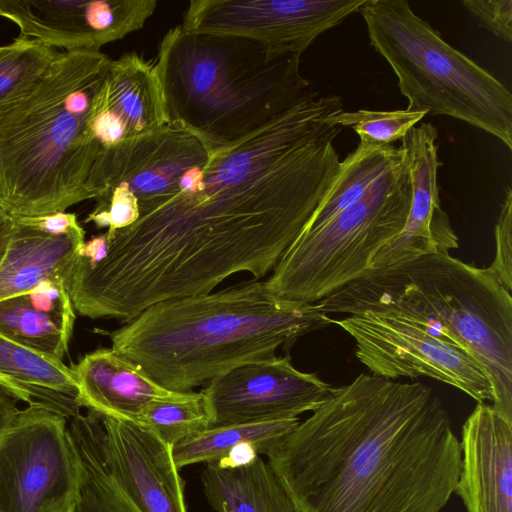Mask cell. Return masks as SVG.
<instances>
[{
  "label": "cell",
  "mask_w": 512,
  "mask_h": 512,
  "mask_svg": "<svg viewBox=\"0 0 512 512\" xmlns=\"http://www.w3.org/2000/svg\"><path fill=\"white\" fill-rule=\"evenodd\" d=\"M201 482L216 512H299L272 467L260 456L239 468H220L207 462Z\"/></svg>",
  "instance_id": "obj_22"
},
{
  "label": "cell",
  "mask_w": 512,
  "mask_h": 512,
  "mask_svg": "<svg viewBox=\"0 0 512 512\" xmlns=\"http://www.w3.org/2000/svg\"><path fill=\"white\" fill-rule=\"evenodd\" d=\"M462 4L480 26L511 42L512 0H465Z\"/></svg>",
  "instance_id": "obj_30"
},
{
  "label": "cell",
  "mask_w": 512,
  "mask_h": 512,
  "mask_svg": "<svg viewBox=\"0 0 512 512\" xmlns=\"http://www.w3.org/2000/svg\"><path fill=\"white\" fill-rule=\"evenodd\" d=\"M135 423L173 447L211 427V417L202 393L189 391L179 398L150 402Z\"/></svg>",
  "instance_id": "obj_27"
},
{
  "label": "cell",
  "mask_w": 512,
  "mask_h": 512,
  "mask_svg": "<svg viewBox=\"0 0 512 512\" xmlns=\"http://www.w3.org/2000/svg\"><path fill=\"white\" fill-rule=\"evenodd\" d=\"M67 424L80 469L74 512H141L104 465L99 446L100 416L80 412Z\"/></svg>",
  "instance_id": "obj_24"
},
{
  "label": "cell",
  "mask_w": 512,
  "mask_h": 512,
  "mask_svg": "<svg viewBox=\"0 0 512 512\" xmlns=\"http://www.w3.org/2000/svg\"><path fill=\"white\" fill-rule=\"evenodd\" d=\"M358 11L408 110L465 121L512 149V94L498 79L444 41L407 1L365 0Z\"/></svg>",
  "instance_id": "obj_7"
},
{
  "label": "cell",
  "mask_w": 512,
  "mask_h": 512,
  "mask_svg": "<svg viewBox=\"0 0 512 512\" xmlns=\"http://www.w3.org/2000/svg\"><path fill=\"white\" fill-rule=\"evenodd\" d=\"M100 418L104 465L134 505L141 512H187L172 447L134 422Z\"/></svg>",
  "instance_id": "obj_16"
},
{
  "label": "cell",
  "mask_w": 512,
  "mask_h": 512,
  "mask_svg": "<svg viewBox=\"0 0 512 512\" xmlns=\"http://www.w3.org/2000/svg\"><path fill=\"white\" fill-rule=\"evenodd\" d=\"M316 305L327 315L375 311L407 319L464 350L491 385L492 407L512 422V296L488 268L427 255L367 270Z\"/></svg>",
  "instance_id": "obj_5"
},
{
  "label": "cell",
  "mask_w": 512,
  "mask_h": 512,
  "mask_svg": "<svg viewBox=\"0 0 512 512\" xmlns=\"http://www.w3.org/2000/svg\"><path fill=\"white\" fill-rule=\"evenodd\" d=\"M156 0H0V18L19 36L65 52L100 51L110 42L141 29Z\"/></svg>",
  "instance_id": "obj_14"
},
{
  "label": "cell",
  "mask_w": 512,
  "mask_h": 512,
  "mask_svg": "<svg viewBox=\"0 0 512 512\" xmlns=\"http://www.w3.org/2000/svg\"><path fill=\"white\" fill-rule=\"evenodd\" d=\"M13 225L14 219L0 208V264L6 253Z\"/></svg>",
  "instance_id": "obj_34"
},
{
  "label": "cell",
  "mask_w": 512,
  "mask_h": 512,
  "mask_svg": "<svg viewBox=\"0 0 512 512\" xmlns=\"http://www.w3.org/2000/svg\"><path fill=\"white\" fill-rule=\"evenodd\" d=\"M168 122L155 62L136 52L111 60L91 118V132L101 153Z\"/></svg>",
  "instance_id": "obj_17"
},
{
  "label": "cell",
  "mask_w": 512,
  "mask_h": 512,
  "mask_svg": "<svg viewBox=\"0 0 512 512\" xmlns=\"http://www.w3.org/2000/svg\"><path fill=\"white\" fill-rule=\"evenodd\" d=\"M205 152L203 141L174 121L103 151L93 177L96 205L85 223L107 228V234L132 225L140 208Z\"/></svg>",
  "instance_id": "obj_9"
},
{
  "label": "cell",
  "mask_w": 512,
  "mask_h": 512,
  "mask_svg": "<svg viewBox=\"0 0 512 512\" xmlns=\"http://www.w3.org/2000/svg\"><path fill=\"white\" fill-rule=\"evenodd\" d=\"M364 1L192 0L180 26L191 33L245 38L275 57L302 55Z\"/></svg>",
  "instance_id": "obj_12"
},
{
  "label": "cell",
  "mask_w": 512,
  "mask_h": 512,
  "mask_svg": "<svg viewBox=\"0 0 512 512\" xmlns=\"http://www.w3.org/2000/svg\"><path fill=\"white\" fill-rule=\"evenodd\" d=\"M454 494L466 512H512V422L478 403L461 430Z\"/></svg>",
  "instance_id": "obj_18"
},
{
  "label": "cell",
  "mask_w": 512,
  "mask_h": 512,
  "mask_svg": "<svg viewBox=\"0 0 512 512\" xmlns=\"http://www.w3.org/2000/svg\"><path fill=\"white\" fill-rule=\"evenodd\" d=\"M437 139V129L431 123L413 127L401 139L412 183L407 220L400 233L372 257L367 270L389 269L423 256L449 254L459 247L458 236L441 206Z\"/></svg>",
  "instance_id": "obj_15"
},
{
  "label": "cell",
  "mask_w": 512,
  "mask_h": 512,
  "mask_svg": "<svg viewBox=\"0 0 512 512\" xmlns=\"http://www.w3.org/2000/svg\"><path fill=\"white\" fill-rule=\"evenodd\" d=\"M0 375L28 392L34 404L67 419L80 413L71 367L0 335Z\"/></svg>",
  "instance_id": "obj_23"
},
{
  "label": "cell",
  "mask_w": 512,
  "mask_h": 512,
  "mask_svg": "<svg viewBox=\"0 0 512 512\" xmlns=\"http://www.w3.org/2000/svg\"><path fill=\"white\" fill-rule=\"evenodd\" d=\"M20 223L54 236L85 235L76 214L62 211L41 216L16 218Z\"/></svg>",
  "instance_id": "obj_31"
},
{
  "label": "cell",
  "mask_w": 512,
  "mask_h": 512,
  "mask_svg": "<svg viewBox=\"0 0 512 512\" xmlns=\"http://www.w3.org/2000/svg\"><path fill=\"white\" fill-rule=\"evenodd\" d=\"M495 257L488 270L498 282L512 290V190L509 187L495 226Z\"/></svg>",
  "instance_id": "obj_29"
},
{
  "label": "cell",
  "mask_w": 512,
  "mask_h": 512,
  "mask_svg": "<svg viewBox=\"0 0 512 512\" xmlns=\"http://www.w3.org/2000/svg\"><path fill=\"white\" fill-rule=\"evenodd\" d=\"M411 198L403 151L357 201L321 226L301 231L265 280L268 289L281 298L316 303L356 280L403 229Z\"/></svg>",
  "instance_id": "obj_8"
},
{
  "label": "cell",
  "mask_w": 512,
  "mask_h": 512,
  "mask_svg": "<svg viewBox=\"0 0 512 512\" xmlns=\"http://www.w3.org/2000/svg\"><path fill=\"white\" fill-rule=\"evenodd\" d=\"M300 422L299 418L213 426L172 447L176 466L217 460L242 442L256 445L267 455Z\"/></svg>",
  "instance_id": "obj_25"
},
{
  "label": "cell",
  "mask_w": 512,
  "mask_h": 512,
  "mask_svg": "<svg viewBox=\"0 0 512 512\" xmlns=\"http://www.w3.org/2000/svg\"><path fill=\"white\" fill-rule=\"evenodd\" d=\"M330 324L316 303L281 298L253 279L155 303L107 334L159 385L189 392Z\"/></svg>",
  "instance_id": "obj_3"
},
{
  "label": "cell",
  "mask_w": 512,
  "mask_h": 512,
  "mask_svg": "<svg viewBox=\"0 0 512 512\" xmlns=\"http://www.w3.org/2000/svg\"><path fill=\"white\" fill-rule=\"evenodd\" d=\"M266 456L299 512H441L460 439L433 389L362 373Z\"/></svg>",
  "instance_id": "obj_2"
},
{
  "label": "cell",
  "mask_w": 512,
  "mask_h": 512,
  "mask_svg": "<svg viewBox=\"0 0 512 512\" xmlns=\"http://www.w3.org/2000/svg\"><path fill=\"white\" fill-rule=\"evenodd\" d=\"M75 312L65 282L44 280L24 293L0 300V335L63 361Z\"/></svg>",
  "instance_id": "obj_20"
},
{
  "label": "cell",
  "mask_w": 512,
  "mask_h": 512,
  "mask_svg": "<svg viewBox=\"0 0 512 512\" xmlns=\"http://www.w3.org/2000/svg\"><path fill=\"white\" fill-rule=\"evenodd\" d=\"M71 369L79 405L100 416L119 420L135 423L150 402L175 399L186 393L165 389L113 348L87 353Z\"/></svg>",
  "instance_id": "obj_19"
},
{
  "label": "cell",
  "mask_w": 512,
  "mask_h": 512,
  "mask_svg": "<svg viewBox=\"0 0 512 512\" xmlns=\"http://www.w3.org/2000/svg\"><path fill=\"white\" fill-rule=\"evenodd\" d=\"M67 423L31 404L0 436V512H42L77 495L79 461Z\"/></svg>",
  "instance_id": "obj_10"
},
{
  "label": "cell",
  "mask_w": 512,
  "mask_h": 512,
  "mask_svg": "<svg viewBox=\"0 0 512 512\" xmlns=\"http://www.w3.org/2000/svg\"><path fill=\"white\" fill-rule=\"evenodd\" d=\"M84 242L85 235L54 236L14 219L0 264V300L48 279H61L66 284Z\"/></svg>",
  "instance_id": "obj_21"
},
{
  "label": "cell",
  "mask_w": 512,
  "mask_h": 512,
  "mask_svg": "<svg viewBox=\"0 0 512 512\" xmlns=\"http://www.w3.org/2000/svg\"><path fill=\"white\" fill-rule=\"evenodd\" d=\"M332 389L317 374L298 370L286 355L239 366L200 392L213 427L299 418L316 409Z\"/></svg>",
  "instance_id": "obj_13"
},
{
  "label": "cell",
  "mask_w": 512,
  "mask_h": 512,
  "mask_svg": "<svg viewBox=\"0 0 512 512\" xmlns=\"http://www.w3.org/2000/svg\"><path fill=\"white\" fill-rule=\"evenodd\" d=\"M301 55L271 56L240 37L191 33L180 25L162 38L155 67L169 121L206 144L239 139L314 90Z\"/></svg>",
  "instance_id": "obj_6"
},
{
  "label": "cell",
  "mask_w": 512,
  "mask_h": 512,
  "mask_svg": "<svg viewBox=\"0 0 512 512\" xmlns=\"http://www.w3.org/2000/svg\"><path fill=\"white\" fill-rule=\"evenodd\" d=\"M21 400L5 385L0 383V436L11 425L21 410Z\"/></svg>",
  "instance_id": "obj_33"
},
{
  "label": "cell",
  "mask_w": 512,
  "mask_h": 512,
  "mask_svg": "<svg viewBox=\"0 0 512 512\" xmlns=\"http://www.w3.org/2000/svg\"><path fill=\"white\" fill-rule=\"evenodd\" d=\"M427 114L426 110L360 109L331 115L329 121L341 127H351L360 141L385 146L402 139Z\"/></svg>",
  "instance_id": "obj_28"
},
{
  "label": "cell",
  "mask_w": 512,
  "mask_h": 512,
  "mask_svg": "<svg viewBox=\"0 0 512 512\" xmlns=\"http://www.w3.org/2000/svg\"><path fill=\"white\" fill-rule=\"evenodd\" d=\"M76 496L67 497L47 505L42 512H74Z\"/></svg>",
  "instance_id": "obj_35"
},
{
  "label": "cell",
  "mask_w": 512,
  "mask_h": 512,
  "mask_svg": "<svg viewBox=\"0 0 512 512\" xmlns=\"http://www.w3.org/2000/svg\"><path fill=\"white\" fill-rule=\"evenodd\" d=\"M337 95L313 90L245 136L206 152L138 219L112 234L99 261L78 256L67 289L76 312L125 323L149 306L203 294L226 278L271 273L340 167L329 121Z\"/></svg>",
  "instance_id": "obj_1"
},
{
  "label": "cell",
  "mask_w": 512,
  "mask_h": 512,
  "mask_svg": "<svg viewBox=\"0 0 512 512\" xmlns=\"http://www.w3.org/2000/svg\"><path fill=\"white\" fill-rule=\"evenodd\" d=\"M0 383L5 385L8 389H10L22 402L27 403L28 405H31L34 403L31 395L23 390L21 387H19L14 382L2 377L0 375Z\"/></svg>",
  "instance_id": "obj_36"
},
{
  "label": "cell",
  "mask_w": 512,
  "mask_h": 512,
  "mask_svg": "<svg viewBox=\"0 0 512 512\" xmlns=\"http://www.w3.org/2000/svg\"><path fill=\"white\" fill-rule=\"evenodd\" d=\"M331 324L353 338L357 359L373 375L390 380L429 377L478 403L492 401L491 385L480 365L419 324L375 311L331 319Z\"/></svg>",
  "instance_id": "obj_11"
},
{
  "label": "cell",
  "mask_w": 512,
  "mask_h": 512,
  "mask_svg": "<svg viewBox=\"0 0 512 512\" xmlns=\"http://www.w3.org/2000/svg\"><path fill=\"white\" fill-rule=\"evenodd\" d=\"M111 60L101 51L60 52L33 91L0 117V208L13 219L96 198L101 149L91 118Z\"/></svg>",
  "instance_id": "obj_4"
},
{
  "label": "cell",
  "mask_w": 512,
  "mask_h": 512,
  "mask_svg": "<svg viewBox=\"0 0 512 512\" xmlns=\"http://www.w3.org/2000/svg\"><path fill=\"white\" fill-rule=\"evenodd\" d=\"M59 53L21 36L0 46V117L33 91Z\"/></svg>",
  "instance_id": "obj_26"
},
{
  "label": "cell",
  "mask_w": 512,
  "mask_h": 512,
  "mask_svg": "<svg viewBox=\"0 0 512 512\" xmlns=\"http://www.w3.org/2000/svg\"><path fill=\"white\" fill-rule=\"evenodd\" d=\"M258 456H260V452L256 445L250 442H242L213 462L220 468H239L252 463Z\"/></svg>",
  "instance_id": "obj_32"
}]
</instances>
